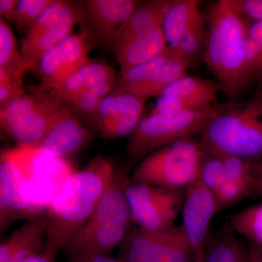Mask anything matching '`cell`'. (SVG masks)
Wrapping results in <instances>:
<instances>
[{
    "instance_id": "24",
    "label": "cell",
    "mask_w": 262,
    "mask_h": 262,
    "mask_svg": "<svg viewBox=\"0 0 262 262\" xmlns=\"http://www.w3.org/2000/svg\"><path fill=\"white\" fill-rule=\"evenodd\" d=\"M170 50V53L168 58L160 67L141 96V100L144 102L150 98L160 97L170 84L188 75V69L191 67L189 62L179 58L171 48Z\"/></svg>"
},
{
    "instance_id": "13",
    "label": "cell",
    "mask_w": 262,
    "mask_h": 262,
    "mask_svg": "<svg viewBox=\"0 0 262 262\" xmlns=\"http://www.w3.org/2000/svg\"><path fill=\"white\" fill-rule=\"evenodd\" d=\"M217 213L213 193L199 179L186 188L182 226L192 248L193 262L205 261L208 230Z\"/></svg>"
},
{
    "instance_id": "38",
    "label": "cell",
    "mask_w": 262,
    "mask_h": 262,
    "mask_svg": "<svg viewBox=\"0 0 262 262\" xmlns=\"http://www.w3.org/2000/svg\"><path fill=\"white\" fill-rule=\"evenodd\" d=\"M58 255L43 250L42 252L35 255L26 262H56Z\"/></svg>"
},
{
    "instance_id": "20",
    "label": "cell",
    "mask_w": 262,
    "mask_h": 262,
    "mask_svg": "<svg viewBox=\"0 0 262 262\" xmlns=\"http://www.w3.org/2000/svg\"><path fill=\"white\" fill-rule=\"evenodd\" d=\"M168 48L163 27L129 41L113 51L120 66V73L155 58Z\"/></svg>"
},
{
    "instance_id": "2",
    "label": "cell",
    "mask_w": 262,
    "mask_h": 262,
    "mask_svg": "<svg viewBox=\"0 0 262 262\" xmlns=\"http://www.w3.org/2000/svg\"><path fill=\"white\" fill-rule=\"evenodd\" d=\"M246 34V22L229 9L223 0L212 5L207 18L203 58L227 101L246 98L256 86L245 65Z\"/></svg>"
},
{
    "instance_id": "3",
    "label": "cell",
    "mask_w": 262,
    "mask_h": 262,
    "mask_svg": "<svg viewBox=\"0 0 262 262\" xmlns=\"http://www.w3.org/2000/svg\"><path fill=\"white\" fill-rule=\"evenodd\" d=\"M206 154L234 157L249 163L262 159V83L248 97L215 104L201 135Z\"/></svg>"
},
{
    "instance_id": "17",
    "label": "cell",
    "mask_w": 262,
    "mask_h": 262,
    "mask_svg": "<svg viewBox=\"0 0 262 262\" xmlns=\"http://www.w3.org/2000/svg\"><path fill=\"white\" fill-rule=\"evenodd\" d=\"M46 216L27 221L0 245V262H26L42 252L46 246Z\"/></svg>"
},
{
    "instance_id": "12",
    "label": "cell",
    "mask_w": 262,
    "mask_h": 262,
    "mask_svg": "<svg viewBox=\"0 0 262 262\" xmlns=\"http://www.w3.org/2000/svg\"><path fill=\"white\" fill-rule=\"evenodd\" d=\"M87 32L72 34L44 53L35 71L40 79L38 92L47 94L89 59Z\"/></svg>"
},
{
    "instance_id": "28",
    "label": "cell",
    "mask_w": 262,
    "mask_h": 262,
    "mask_svg": "<svg viewBox=\"0 0 262 262\" xmlns=\"http://www.w3.org/2000/svg\"><path fill=\"white\" fill-rule=\"evenodd\" d=\"M117 83L115 79L98 84L64 104L69 106L77 117L84 119L93 125L95 115L101 100L116 89Z\"/></svg>"
},
{
    "instance_id": "15",
    "label": "cell",
    "mask_w": 262,
    "mask_h": 262,
    "mask_svg": "<svg viewBox=\"0 0 262 262\" xmlns=\"http://www.w3.org/2000/svg\"><path fill=\"white\" fill-rule=\"evenodd\" d=\"M93 137L73 111L64 103L57 101L47 130L37 149L53 158H67L82 149Z\"/></svg>"
},
{
    "instance_id": "10",
    "label": "cell",
    "mask_w": 262,
    "mask_h": 262,
    "mask_svg": "<svg viewBox=\"0 0 262 262\" xmlns=\"http://www.w3.org/2000/svg\"><path fill=\"white\" fill-rule=\"evenodd\" d=\"M57 101L38 92L24 94L0 106V125L23 147L37 148L46 134Z\"/></svg>"
},
{
    "instance_id": "14",
    "label": "cell",
    "mask_w": 262,
    "mask_h": 262,
    "mask_svg": "<svg viewBox=\"0 0 262 262\" xmlns=\"http://www.w3.org/2000/svg\"><path fill=\"white\" fill-rule=\"evenodd\" d=\"M144 104L136 95L115 89L101 100L92 125L107 140L130 136L143 118Z\"/></svg>"
},
{
    "instance_id": "41",
    "label": "cell",
    "mask_w": 262,
    "mask_h": 262,
    "mask_svg": "<svg viewBox=\"0 0 262 262\" xmlns=\"http://www.w3.org/2000/svg\"><path fill=\"white\" fill-rule=\"evenodd\" d=\"M258 195L262 198V188H258Z\"/></svg>"
},
{
    "instance_id": "35",
    "label": "cell",
    "mask_w": 262,
    "mask_h": 262,
    "mask_svg": "<svg viewBox=\"0 0 262 262\" xmlns=\"http://www.w3.org/2000/svg\"><path fill=\"white\" fill-rule=\"evenodd\" d=\"M246 25L248 36L256 45L262 62V21L246 24Z\"/></svg>"
},
{
    "instance_id": "9",
    "label": "cell",
    "mask_w": 262,
    "mask_h": 262,
    "mask_svg": "<svg viewBox=\"0 0 262 262\" xmlns=\"http://www.w3.org/2000/svg\"><path fill=\"white\" fill-rule=\"evenodd\" d=\"M124 192L130 209L131 220L137 227L146 229H165L175 226L182 212L184 190L133 183L125 177Z\"/></svg>"
},
{
    "instance_id": "8",
    "label": "cell",
    "mask_w": 262,
    "mask_h": 262,
    "mask_svg": "<svg viewBox=\"0 0 262 262\" xmlns=\"http://www.w3.org/2000/svg\"><path fill=\"white\" fill-rule=\"evenodd\" d=\"M122 262H193L192 248L182 225L165 229H130L120 246Z\"/></svg>"
},
{
    "instance_id": "36",
    "label": "cell",
    "mask_w": 262,
    "mask_h": 262,
    "mask_svg": "<svg viewBox=\"0 0 262 262\" xmlns=\"http://www.w3.org/2000/svg\"><path fill=\"white\" fill-rule=\"evenodd\" d=\"M19 1L17 0H1L0 1V15L8 23H13L15 10Z\"/></svg>"
},
{
    "instance_id": "34",
    "label": "cell",
    "mask_w": 262,
    "mask_h": 262,
    "mask_svg": "<svg viewBox=\"0 0 262 262\" xmlns=\"http://www.w3.org/2000/svg\"><path fill=\"white\" fill-rule=\"evenodd\" d=\"M26 94L21 77H13L0 69V106Z\"/></svg>"
},
{
    "instance_id": "33",
    "label": "cell",
    "mask_w": 262,
    "mask_h": 262,
    "mask_svg": "<svg viewBox=\"0 0 262 262\" xmlns=\"http://www.w3.org/2000/svg\"><path fill=\"white\" fill-rule=\"evenodd\" d=\"M205 105L191 98L179 96H161L158 97L150 115L162 113H175L192 108L204 107Z\"/></svg>"
},
{
    "instance_id": "22",
    "label": "cell",
    "mask_w": 262,
    "mask_h": 262,
    "mask_svg": "<svg viewBox=\"0 0 262 262\" xmlns=\"http://www.w3.org/2000/svg\"><path fill=\"white\" fill-rule=\"evenodd\" d=\"M220 92L222 88L216 80L187 75L170 84L161 96L191 98L210 106L218 103L217 96Z\"/></svg>"
},
{
    "instance_id": "42",
    "label": "cell",
    "mask_w": 262,
    "mask_h": 262,
    "mask_svg": "<svg viewBox=\"0 0 262 262\" xmlns=\"http://www.w3.org/2000/svg\"><path fill=\"white\" fill-rule=\"evenodd\" d=\"M256 247L258 248V251H259V253H261L262 256V246H256Z\"/></svg>"
},
{
    "instance_id": "31",
    "label": "cell",
    "mask_w": 262,
    "mask_h": 262,
    "mask_svg": "<svg viewBox=\"0 0 262 262\" xmlns=\"http://www.w3.org/2000/svg\"><path fill=\"white\" fill-rule=\"evenodd\" d=\"M198 179L212 192L220 187L225 180L222 158L206 154L201 165Z\"/></svg>"
},
{
    "instance_id": "39",
    "label": "cell",
    "mask_w": 262,
    "mask_h": 262,
    "mask_svg": "<svg viewBox=\"0 0 262 262\" xmlns=\"http://www.w3.org/2000/svg\"><path fill=\"white\" fill-rule=\"evenodd\" d=\"M248 262H262L261 253L258 251L256 245L251 244L248 248Z\"/></svg>"
},
{
    "instance_id": "23",
    "label": "cell",
    "mask_w": 262,
    "mask_h": 262,
    "mask_svg": "<svg viewBox=\"0 0 262 262\" xmlns=\"http://www.w3.org/2000/svg\"><path fill=\"white\" fill-rule=\"evenodd\" d=\"M204 262H248L244 248L231 229L208 236Z\"/></svg>"
},
{
    "instance_id": "11",
    "label": "cell",
    "mask_w": 262,
    "mask_h": 262,
    "mask_svg": "<svg viewBox=\"0 0 262 262\" xmlns=\"http://www.w3.org/2000/svg\"><path fill=\"white\" fill-rule=\"evenodd\" d=\"M82 20L80 9L73 3L53 0L26 34L20 53L29 70H35L44 53L72 35Z\"/></svg>"
},
{
    "instance_id": "30",
    "label": "cell",
    "mask_w": 262,
    "mask_h": 262,
    "mask_svg": "<svg viewBox=\"0 0 262 262\" xmlns=\"http://www.w3.org/2000/svg\"><path fill=\"white\" fill-rule=\"evenodd\" d=\"M53 0H20L15 10L14 21L20 32H27Z\"/></svg>"
},
{
    "instance_id": "27",
    "label": "cell",
    "mask_w": 262,
    "mask_h": 262,
    "mask_svg": "<svg viewBox=\"0 0 262 262\" xmlns=\"http://www.w3.org/2000/svg\"><path fill=\"white\" fill-rule=\"evenodd\" d=\"M206 35L207 27L201 14L186 31L177 47L169 48H171L179 58L189 62L192 66L200 57L203 56Z\"/></svg>"
},
{
    "instance_id": "32",
    "label": "cell",
    "mask_w": 262,
    "mask_h": 262,
    "mask_svg": "<svg viewBox=\"0 0 262 262\" xmlns=\"http://www.w3.org/2000/svg\"><path fill=\"white\" fill-rule=\"evenodd\" d=\"M226 6L246 24L262 21V0H223Z\"/></svg>"
},
{
    "instance_id": "5",
    "label": "cell",
    "mask_w": 262,
    "mask_h": 262,
    "mask_svg": "<svg viewBox=\"0 0 262 262\" xmlns=\"http://www.w3.org/2000/svg\"><path fill=\"white\" fill-rule=\"evenodd\" d=\"M216 103L175 113L149 114L143 117L127 141L130 163H139L151 153L177 141L201 136L214 114Z\"/></svg>"
},
{
    "instance_id": "40",
    "label": "cell",
    "mask_w": 262,
    "mask_h": 262,
    "mask_svg": "<svg viewBox=\"0 0 262 262\" xmlns=\"http://www.w3.org/2000/svg\"><path fill=\"white\" fill-rule=\"evenodd\" d=\"M84 262H122L117 258H114L108 255H102V256H95L94 258H90Z\"/></svg>"
},
{
    "instance_id": "4",
    "label": "cell",
    "mask_w": 262,
    "mask_h": 262,
    "mask_svg": "<svg viewBox=\"0 0 262 262\" xmlns=\"http://www.w3.org/2000/svg\"><path fill=\"white\" fill-rule=\"evenodd\" d=\"M125 179L117 175L89 220L63 248L69 262L108 255L125 238L132 222L124 192Z\"/></svg>"
},
{
    "instance_id": "26",
    "label": "cell",
    "mask_w": 262,
    "mask_h": 262,
    "mask_svg": "<svg viewBox=\"0 0 262 262\" xmlns=\"http://www.w3.org/2000/svg\"><path fill=\"white\" fill-rule=\"evenodd\" d=\"M229 227L248 239L251 244L262 246V203L246 207L229 218Z\"/></svg>"
},
{
    "instance_id": "6",
    "label": "cell",
    "mask_w": 262,
    "mask_h": 262,
    "mask_svg": "<svg viewBox=\"0 0 262 262\" xmlns=\"http://www.w3.org/2000/svg\"><path fill=\"white\" fill-rule=\"evenodd\" d=\"M206 155L200 139L177 141L139 162L128 180L171 190H184L199 177Z\"/></svg>"
},
{
    "instance_id": "29",
    "label": "cell",
    "mask_w": 262,
    "mask_h": 262,
    "mask_svg": "<svg viewBox=\"0 0 262 262\" xmlns=\"http://www.w3.org/2000/svg\"><path fill=\"white\" fill-rule=\"evenodd\" d=\"M217 212L224 211L237 204L246 198L258 196L256 184L225 179L213 192Z\"/></svg>"
},
{
    "instance_id": "19",
    "label": "cell",
    "mask_w": 262,
    "mask_h": 262,
    "mask_svg": "<svg viewBox=\"0 0 262 262\" xmlns=\"http://www.w3.org/2000/svg\"><path fill=\"white\" fill-rule=\"evenodd\" d=\"M170 2V0L141 2L108 45L113 51L132 39L145 36L162 27L164 15Z\"/></svg>"
},
{
    "instance_id": "21",
    "label": "cell",
    "mask_w": 262,
    "mask_h": 262,
    "mask_svg": "<svg viewBox=\"0 0 262 262\" xmlns=\"http://www.w3.org/2000/svg\"><path fill=\"white\" fill-rule=\"evenodd\" d=\"M199 4L196 0H170L162 25L168 47H177L186 31L202 14Z\"/></svg>"
},
{
    "instance_id": "16",
    "label": "cell",
    "mask_w": 262,
    "mask_h": 262,
    "mask_svg": "<svg viewBox=\"0 0 262 262\" xmlns=\"http://www.w3.org/2000/svg\"><path fill=\"white\" fill-rule=\"evenodd\" d=\"M140 1L136 0H88L80 8L84 29L89 38L101 44L110 45L120 27L130 18Z\"/></svg>"
},
{
    "instance_id": "18",
    "label": "cell",
    "mask_w": 262,
    "mask_h": 262,
    "mask_svg": "<svg viewBox=\"0 0 262 262\" xmlns=\"http://www.w3.org/2000/svg\"><path fill=\"white\" fill-rule=\"evenodd\" d=\"M115 79V71L106 62L89 58L46 95L58 102L67 103L98 84Z\"/></svg>"
},
{
    "instance_id": "7",
    "label": "cell",
    "mask_w": 262,
    "mask_h": 262,
    "mask_svg": "<svg viewBox=\"0 0 262 262\" xmlns=\"http://www.w3.org/2000/svg\"><path fill=\"white\" fill-rule=\"evenodd\" d=\"M37 148L18 146L5 150L0 160V230L4 232L13 222L32 220L38 213L29 191V178L33 155Z\"/></svg>"
},
{
    "instance_id": "37",
    "label": "cell",
    "mask_w": 262,
    "mask_h": 262,
    "mask_svg": "<svg viewBox=\"0 0 262 262\" xmlns=\"http://www.w3.org/2000/svg\"><path fill=\"white\" fill-rule=\"evenodd\" d=\"M250 168L253 178L256 181V188H262V159L255 163H250Z\"/></svg>"
},
{
    "instance_id": "1",
    "label": "cell",
    "mask_w": 262,
    "mask_h": 262,
    "mask_svg": "<svg viewBox=\"0 0 262 262\" xmlns=\"http://www.w3.org/2000/svg\"><path fill=\"white\" fill-rule=\"evenodd\" d=\"M117 175L113 161L98 156L63 181L48 206L45 250L56 255L63 251L89 220Z\"/></svg>"
},
{
    "instance_id": "25",
    "label": "cell",
    "mask_w": 262,
    "mask_h": 262,
    "mask_svg": "<svg viewBox=\"0 0 262 262\" xmlns=\"http://www.w3.org/2000/svg\"><path fill=\"white\" fill-rule=\"evenodd\" d=\"M0 69L13 77H21L28 66L19 51L16 38L9 23L0 18Z\"/></svg>"
}]
</instances>
